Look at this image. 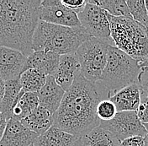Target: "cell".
I'll return each mask as SVG.
<instances>
[{
	"label": "cell",
	"instance_id": "cell-1",
	"mask_svg": "<svg viewBox=\"0 0 148 146\" xmlns=\"http://www.w3.org/2000/svg\"><path fill=\"white\" fill-rule=\"evenodd\" d=\"M103 97L96 83L78 74L65 91L62 103L53 115V125L75 137L82 138L99 126L96 108L102 100H105Z\"/></svg>",
	"mask_w": 148,
	"mask_h": 146
},
{
	"label": "cell",
	"instance_id": "cell-2",
	"mask_svg": "<svg viewBox=\"0 0 148 146\" xmlns=\"http://www.w3.org/2000/svg\"><path fill=\"white\" fill-rule=\"evenodd\" d=\"M40 0H0V46L28 57L33 52L32 39L40 21Z\"/></svg>",
	"mask_w": 148,
	"mask_h": 146
},
{
	"label": "cell",
	"instance_id": "cell-3",
	"mask_svg": "<svg viewBox=\"0 0 148 146\" xmlns=\"http://www.w3.org/2000/svg\"><path fill=\"white\" fill-rule=\"evenodd\" d=\"M91 37L82 26L66 27L40 20L32 39L33 51H49L61 55L75 53Z\"/></svg>",
	"mask_w": 148,
	"mask_h": 146
},
{
	"label": "cell",
	"instance_id": "cell-4",
	"mask_svg": "<svg viewBox=\"0 0 148 146\" xmlns=\"http://www.w3.org/2000/svg\"><path fill=\"white\" fill-rule=\"evenodd\" d=\"M114 46L141 62L148 57V29L131 18L108 14Z\"/></svg>",
	"mask_w": 148,
	"mask_h": 146
},
{
	"label": "cell",
	"instance_id": "cell-5",
	"mask_svg": "<svg viewBox=\"0 0 148 146\" xmlns=\"http://www.w3.org/2000/svg\"><path fill=\"white\" fill-rule=\"evenodd\" d=\"M139 62L112 45L108 46L107 64L99 81L106 90L108 98L132 84H138Z\"/></svg>",
	"mask_w": 148,
	"mask_h": 146
},
{
	"label": "cell",
	"instance_id": "cell-6",
	"mask_svg": "<svg viewBox=\"0 0 148 146\" xmlns=\"http://www.w3.org/2000/svg\"><path fill=\"white\" fill-rule=\"evenodd\" d=\"M108 42L91 37L84 42L76 52L80 64V74L86 80L98 83L107 64Z\"/></svg>",
	"mask_w": 148,
	"mask_h": 146
},
{
	"label": "cell",
	"instance_id": "cell-7",
	"mask_svg": "<svg viewBox=\"0 0 148 146\" xmlns=\"http://www.w3.org/2000/svg\"><path fill=\"white\" fill-rule=\"evenodd\" d=\"M77 15L81 26L90 37L104 41L114 46L111 39L110 24L108 13L105 10L87 2L85 7Z\"/></svg>",
	"mask_w": 148,
	"mask_h": 146
},
{
	"label": "cell",
	"instance_id": "cell-8",
	"mask_svg": "<svg viewBox=\"0 0 148 146\" xmlns=\"http://www.w3.org/2000/svg\"><path fill=\"white\" fill-rule=\"evenodd\" d=\"M101 127L109 131L120 142L133 136L145 137L147 132L137 117L136 111H118L110 121L100 122Z\"/></svg>",
	"mask_w": 148,
	"mask_h": 146
},
{
	"label": "cell",
	"instance_id": "cell-9",
	"mask_svg": "<svg viewBox=\"0 0 148 146\" xmlns=\"http://www.w3.org/2000/svg\"><path fill=\"white\" fill-rule=\"evenodd\" d=\"M40 20L66 27L81 26L77 14L64 6L61 0L41 1Z\"/></svg>",
	"mask_w": 148,
	"mask_h": 146
},
{
	"label": "cell",
	"instance_id": "cell-10",
	"mask_svg": "<svg viewBox=\"0 0 148 146\" xmlns=\"http://www.w3.org/2000/svg\"><path fill=\"white\" fill-rule=\"evenodd\" d=\"M26 60L27 57L18 50L0 46V77L4 81L19 79Z\"/></svg>",
	"mask_w": 148,
	"mask_h": 146
},
{
	"label": "cell",
	"instance_id": "cell-11",
	"mask_svg": "<svg viewBox=\"0 0 148 146\" xmlns=\"http://www.w3.org/2000/svg\"><path fill=\"white\" fill-rule=\"evenodd\" d=\"M38 136L20 121L10 118L7 121L0 146H32Z\"/></svg>",
	"mask_w": 148,
	"mask_h": 146
},
{
	"label": "cell",
	"instance_id": "cell-12",
	"mask_svg": "<svg viewBox=\"0 0 148 146\" xmlns=\"http://www.w3.org/2000/svg\"><path fill=\"white\" fill-rule=\"evenodd\" d=\"M80 64L76 53L61 55L57 69L53 77L56 82L66 91L72 86L77 75L80 74Z\"/></svg>",
	"mask_w": 148,
	"mask_h": 146
},
{
	"label": "cell",
	"instance_id": "cell-13",
	"mask_svg": "<svg viewBox=\"0 0 148 146\" xmlns=\"http://www.w3.org/2000/svg\"><path fill=\"white\" fill-rule=\"evenodd\" d=\"M60 55L49 51H33L27 57L24 72L36 69L46 76H53L57 69ZM23 72V73H24Z\"/></svg>",
	"mask_w": 148,
	"mask_h": 146
},
{
	"label": "cell",
	"instance_id": "cell-14",
	"mask_svg": "<svg viewBox=\"0 0 148 146\" xmlns=\"http://www.w3.org/2000/svg\"><path fill=\"white\" fill-rule=\"evenodd\" d=\"M64 94L65 91L56 82L54 77L47 76L46 84L37 92L39 105L54 115L62 103Z\"/></svg>",
	"mask_w": 148,
	"mask_h": 146
},
{
	"label": "cell",
	"instance_id": "cell-15",
	"mask_svg": "<svg viewBox=\"0 0 148 146\" xmlns=\"http://www.w3.org/2000/svg\"><path fill=\"white\" fill-rule=\"evenodd\" d=\"M141 95L142 91L138 84H132L113 94L108 99L115 105L118 111H136Z\"/></svg>",
	"mask_w": 148,
	"mask_h": 146
},
{
	"label": "cell",
	"instance_id": "cell-16",
	"mask_svg": "<svg viewBox=\"0 0 148 146\" xmlns=\"http://www.w3.org/2000/svg\"><path fill=\"white\" fill-rule=\"evenodd\" d=\"M78 138L53 125L37 137L33 146H73Z\"/></svg>",
	"mask_w": 148,
	"mask_h": 146
},
{
	"label": "cell",
	"instance_id": "cell-17",
	"mask_svg": "<svg viewBox=\"0 0 148 146\" xmlns=\"http://www.w3.org/2000/svg\"><path fill=\"white\" fill-rule=\"evenodd\" d=\"M53 115L42 107H38L29 116L21 121V123L26 128L41 135L53 126Z\"/></svg>",
	"mask_w": 148,
	"mask_h": 146
},
{
	"label": "cell",
	"instance_id": "cell-18",
	"mask_svg": "<svg viewBox=\"0 0 148 146\" xmlns=\"http://www.w3.org/2000/svg\"><path fill=\"white\" fill-rule=\"evenodd\" d=\"M22 92L20 80L5 81V92L0 105V112L3 114L7 121L12 117V111L17 103Z\"/></svg>",
	"mask_w": 148,
	"mask_h": 146
},
{
	"label": "cell",
	"instance_id": "cell-19",
	"mask_svg": "<svg viewBox=\"0 0 148 146\" xmlns=\"http://www.w3.org/2000/svg\"><path fill=\"white\" fill-rule=\"evenodd\" d=\"M39 98L37 93L25 92L22 91L17 103L12 111L11 118L22 121L39 107Z\"/></svg>",
	"mask_w": 148,
	"mask_h": 146
},
{
	"label": "cell",
	"instance_id": "cell-20",
	"mask_svg": "<svg viewBox=\"0 0 148 146\" xmlns=\"http://www.w3.org/2000/svg\"><path fill=\"white\" fill-rule=\"evenodd\" d=\"M82 146H119L120 141L100 125L81 138Z\"/></svg>",
	"mask_w": 148,
	"mask_h": 146
},
{
	"label": "cell",
	"instance_id": "cell-21",
	"mask_svg": "<svg viewBox=\"0 0 148 146\" xmlns=\"http://www.w3.org/2000/svg\"><path fill=\"white\" fill-rule=\"evenodd\" d=\"M87 2L100 7L111 16L131 18L128 5L125 0H88Z\"/></svg>",
	"mask_w": 148,
	"mask_h": 146
},
{
	"label": "cell",
	"instance_id": "cell-22",
	"mask_svg": "<svg viewBox=\"0 0 148 146\" xmlns=\"http://www.w3.org/2000/svg\"><path fill=\"white\" fill-rule=\"evenodd\" d=\"M46 77L45 74L36 69H27L20 75V84L22 91L25 92L37 93L46 84Z\"/></svg>",
	"mask_w": 148,
	"mask_h": 146
},
{
	"label": "cell",
	"instance_id": "cell-23",
	"mask_svg": "<svg viewBox=\"0 0 148 146\" xmlns=\"http://www.w3.org/2000/svg\"><path fill=\"white\" fill-rule=\"evenodd\" d=\"M131 18L148 29V14L144 0L126 1Z\"/></svg>",
	"mask_w": 148,
	"mask_h": 146
},
{
	"label": "cell",
	"instance_id": "cell-24",
	"mask_svg": "<svg viewBox=\"0 0 148 146\" xmlns=\"http://www.w3.org/2000/svg\"><path fill=\"white\" fill-rule=\"evenodd\" d=\"M118 112L115 105L109 99L102 100L97 106L96 114L100 122H107L113 119Z\"/></svg>",
	"mask_w": 148,
	"mask_h": 146
},
{
	"label": "cell",
	"instance_id": "cell-25",
	"mask_svg": "<svg viewBox=\"0 0 148 146\" xmlns=\"http://www.w3.org/2000/svg\"><path fill=\"white\" fill-rule=\"evenodd\" d=\"M136 114L143 124L148 123V96L141 95V101L136 111Z\"/></svg>",
	"mask_w": 148,
	"mask_h": 146
},
{
	"label": "cell",
	"instance_id": "cell-26",
	"mask_svg": "<svg viewBox=\"0 0 148 146\" xmlns=\"http://www.w3.org/2000/svg\"><path fill=\"white\" fill-rule=\"evenodd\" d=\"M61 1L64 6L72 9L77 15L83 10L87 3V2L84 0H61Z\"/></svg>",
	"mask_w": 148,
	"mask_h": 146
},
{
	"label": "cell",
	"instance_id": "cell-27",
	"mask_svg": "<svg viewBox=\"0 0 148 146\" xmlns=\"http://www.w3.org/2000/svg\"><path fill=\"white\" fill-rule=\"evenodd\" d=\"M138 84L141 89L142 95L148 96V69H140L138 76Z\"/></svg>",
	"mask_w": 148,
	"mask_h": 146
},
{
	"label": "cell",
	"instance_id": "cell-28",
	"mask_svg": "<svg viewBox=\"0 0 148 146\" xmlns=\"http://www.w3.org/2000/svg\"><path fill=\"white\" fill-rule=\"evenodd\" d=\"M119 146H145V137L133 136L120 142Z\"/></svg>",
	"mask_w": 148,
	"mask_h": 146
},
{
	"label": "cell",
	"instance_id": "cell-29",
	"mask_svg": "<svg viewBox=\"0 0 148 146\" xmlns=\"http://www.w3.org/2000/svg\"><path fill=\"white\" fill-rule=\"evenodd\" d=\"M6 125H7V119L3 116V114L2 112H0V141L3 135Z\"/></svg>",
	"mask_w": 148,
	"mask_h": 146
},
{
	"label": "cell",
	"instance_id": "cell-30",
	"mask_svg": "<svg viewBox=\"0 0 148 146\" xmlns=\"http://www.w3.org/2000/svg\"><path fill=\"white\" fill-rule=\"evenodd\" d=\"M4 92H5V81L0 77V105H1L3 98Z\"/></svg>",
	"mask_w": 148,
	"mask_h": 146
},
{
	"label": "cell",
	"instance_id": "cell-31",
	"mask_svg": "<svg viewBox=\"0 0 148 146\" xmlns=\"http://www.w3.org/2000/svg\"><path fill=\"white\" fill-rule=\"evenodd\" d=\"M139 65L140 67V69H148V57L144 59L143 61L140 62L139 63Z\"/></svg>",
	"mask_w": 148,
	"mask_h": 146
},
{
	"label": "cell",
	"instance_id": "cell-32",
	"mask_svg": "<svg viewBox=\"0 0 148 146\" xmlns=\"http://www.w3.org/2000/svg\"><path fill=\"white\" fill-rule=\"evenodd\" d=\"M73 146H82V145H81V138H79L76 141V143L74 144Z\"/></svg>",
	"mask_w": 148,
	"mask_h": 146
},
{
	"label": "cell",
	"instance_id": "cell-33",
	"mask_svg": "<svg viewBox=\"0 0 148 146\" xmlns=\"http://www.w3.org/2000/svg\"><path fill=\"white\" fill-rule=\"evenodd\" d=\"M145 146H148V134L145 136Z\"/></svg>",
	"mask_w": 148,
	"mask_h": 146
},
{
	"label": "cell",
	"instance_id": "cell-34",
	"mask_svg": "<svg viewBox=\"0 0 148 146\" xmlns=\"http://www.w3.org/2000/svg\"><path fill=\"white\" fill-rule=\"evenodd\" d=\"M144 125V127L146 128V130H147V134H148V123H145V124H143Z\"/></svg>",
	"mask_w": 148,
	"mask_h": 146
},
{
	"label": "cell",
	"instance_id": "cell-35",
	"mask_svg": "<svg viewBox=\"0 0 148 146\" xmlns=\"http://www.w3.org/2000/svg\"><path fill=\"white\" fill-rule=\"evenodd\" d=\"M146 2V7H147V14H148V0L145 1Z\"/></svg>",
	"mask_w": 148,
	"mask_h": 146
},
{
	"label": "cell",
	"instance_id": "cell-36",
	"mask_svg": "<svg viewBox=\"0 0 148 146\" xmlns=\"http://www.w3.org/2000/svg\"><path fill=\"white\" fill-rule=\"evenodd\" d=\"M32 146H33V145H32Z\"/></svg>",
	"mask_w": 148,
	"mask_h": 146
}]
</instances>
